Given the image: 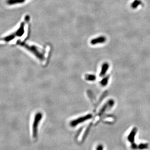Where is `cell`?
Masks as SVG:
<instances>
[{"label":"cell","mask_w":150,"mask_h":150,"mask_svg":"<svg viewBox=\"0 0 150 150\" xmlns=\"http://www.w3.org/2000/svg\"><path fill=\"white\" fill-rule=\"evenodd\" d=\"M17 44L22 47L25 48L27 50L34 54L39 60H43L44 59V55L39 50V48L34 45H29L21 41H18Z\"/></svg>","instance_id":"6da1fadb"},{"label":"cell","mask_w":150,"mask_h":150,"mask_svg":"<svg viewBox=\"0 0 150 150\" xmlns=\"http://www.w3.org/2000/svg\"><path fill=\"white\" fill-rule=\"evenodd\" d=\"M24 27H25V22H22L19 28L16 31L13 33L7 36L6 37L3 38L2 39L6 42H9L15 39L16 37H21L24 33Z\"/></svg>","instance_id":"7a4b0ae2"},{"label":"cell","mask_w":150,"mask_h":150,"mask_svg":"<svg viewBox=\"0 0 150 150\" xmlns=\"http://www.w3.org/2000/svg\"><path fill=\"white\" fill-rule=\"evenodd\" d=\"M107 40L105 37L103 36H100L98 38H96L95 39H92L90 41V44L91 45H96L97 44L104 43Z\"/></svg>","instance_id":"3957f363"},{"label":"cell","mask_w":150,"mask_h":150,"mask_svg":"<svg viewBox=\"0 0 150 150\" xmlns=\"http://www.w3.org/2000/svg\"><path fill=\"white\" fill-rule=\"evenodd\" d=\"M41 115L39 113L37 114L36 117V118L34 119V121L33 125V136L34 137H36L37 136V126H38V123L39 121L41 119Z\"/></svg>","instance_id":"277c9868"},{"label":"cell","mask_w":150,"mask_h":150,"mask_svg":"<svg viewBox=\"0 0 150 150\" xmlns=\"http://www.w3.org/2000/svg\"><path fill=\"white\" fill-rule=\"evenodd\" d=\"M109 68V65L107 63H105L103 65L102 67V70L101 71V73L100 74V76H103L107 72L108 70V69Z\"/></svg>","instance_id":"5b68a950"},{"label":"cell","mask_w":150,"mask_h":150,"mask_svg":"<svg viewBox=\"0 0 150 150\" xmlns=\"http://www.w3.org/2000/svg\"><path fill=\"white\" fill-rule=\"evenodd\" d=\"M137 129L136 128L133 129V130L129 134L128 137V139L129 142H134V137H135L136 134L137 133Z\"/></svg>","instance_id":"8992f818"},{"label":"cell","mask_w":150,"mask_h":150,"mask_svg":"<svg viewBox=\"0 0 150 150\" xmlns=\"http://www.w3.org/2000/svg\"><path fill=\"white\" fill-rule=\"evenodd\" d=\"M26 0H7L6 3L8 5L20 4L23 3Z\"/></svg>","instance_id":"52a82bcc"},{"label":"cell","mask_w":150,"mask_h":150,"mask_svg":"<svg viewBox=\"0 0 150 150\" xmlns=\"http://www.w3.org/2000/svg\"><path fill=\"white\" fill-rule=\"evenodd\" d=\"M91 115H87V116H85V117H82V118H81L80 119H79L78 120H75V121H73L72 122V125H77L78 124V123L80 122H83L84 121H85V120H86V119H89V118H91Z\"/></svg>","instance_id":"ba28073f"},{"label":"cell","mask_w":150,"mask_h":150,"mask_svg":"<svg viewBox=\"0 0 150 150\" xmlns=\"http://www.w3.org/2000/svg\"><path fill=\"white\" fill-rule=\"evenodd\" d=\"M141 4V2L139 0H135L131 4V7L133 9H136Z\"/></svg>","instance_id":"9c48e42d"},{"label":"cell","mask_w":150,"mask_h":150,"mask_svg":"<svg viewBox=\"0 0 150 150\" xmlns=\"http://www.w3.org/2000/svg\"><path fill=\"white\" fill-rule=\"evenodd\" d=\"M138 148L140 150L146 149L148 148V145L147 144H143V143H142L140 145H139Z\"/></svg>","instance_id":"30bf717a"},{"label":"cell","mask_w":150,"mask_h":150,"mask_svg":"<svg viewBox=\"0 0 150 150\" xmlns=\"http://www.w3.org/2000/svg\"><path fill=\"white\" fill-rule=\"evenodd\" d=\"M95 76L93 75H89L87 76V79L90 80H94L95 79Z\"/></svg>","instance_id":"8fae6325"},{"label":"cell","mask_w":150,"mask_h":150,"mask_svg":"<svg viewBox=\"0 0 150 150\" xmlns=\"http://www.w3.org/2000/svg\"><path fill=\"white\" fill-rule=\"evenodd\" d=\"M108 76H107V78H105L104 79H103V80H102V84L103 85H106V84L107 83V81H108Z\"/></svg>","instance_id":"7c38bea8"},{"label":"cell","mask_w":150,"mask_h":150,"mask_svg":"<svg viewBox=\"0 0 150 150\" xmlns=\"http://www.w3.org/2000/svg\"><path fill=\"white\" fill-rule=\"evenodd\" d=\"M97 150H103V146H101V145L98 146Z\"/></svg>","instance_id":"4fadbf2b"}]
</instances>
